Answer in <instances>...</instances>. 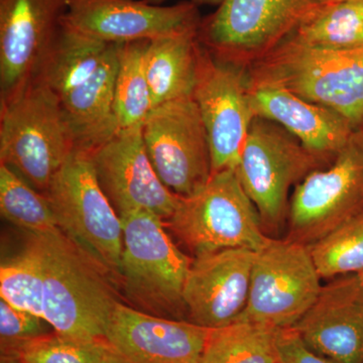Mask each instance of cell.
I'll return each instance as SVG.
<instances>
[{"label":"cell","instance_id":"obj_1","mask_svg":"<svg viewBox=\"0 0 363 363\" xmlns=\"http://www.w3.org/2000/svg\"><path fill=\"white\" fill-rule=\"evenodd\" d=\"M59 98L33 78L0 100V164L45 194L75 150Z\"/></svg>","mask_w":363,"mask_h":363},{"label":"cell","instance_id":"obj_2","mask_svg":"<svg viewBox=\"0 0 363 363\" xmlns=\"http://www.w3.org/2000/svg\"><path fill=\"white\" fill-rule=\"evenodd\" d=\"M252 83H272L326 107L357 128L363 123V48L317 49L286 37L248 72Z\"/></svg>","mask_w":363,"mask_h":363},{"label":"cell","instance_id":"obj_3","mask_svg":"<svg viewBox=\"0 0 363 363\" xmlns=\"http://www.w3.org/2000/svg\"><path fill=\"white\" fill-rule=\"evenodd\" d=\"M44 319L52 330L81 340H104L119 301L109 277L61 230L42 234Z\"/></svg>","mask_w":363,"mask_h":363},{"label":"cell","instance_id":"obj_4","mask_svg":"<svg viewBox=\"0 0 363 363\" xmlns=\"http://www.w3.org/2000/svg\"><path fill=\"white\" fill-rule=\"evenodd\" d=\"M123 255L117 283L135 309L182 320L183 290L193 260L177 247L164 221L147 212L121 217Z\"/></svg>","mask_w":363,"mask_h":363},{"label":"cell","instance_id":"obj_5","mask_svg":"<svg viewBox=\"0 0 363 363\" xmlns=\"http://www.w3.org/2000/svg\"><path fill=\"white\" fill-rule=\"evenodd\" d=\"M45 195L60 230L111 279L118 281L123 223L98 183L90 155L74 150Z\"/></svg>","mask_w":363,"mask_h":363},{"label":"cell","instance_id":"obj_6","mask_svg":"<svg viewBox=\"0 0 363 363\" xmlns=\"http://www.w3.org/2000/svg\"><path fill=\"white\" fill-rule=\"evenodd\" d=\"M166 221L196 257L229 248L259 252L271 240L262 233L259 212L235 169L213 174L201 190L180 198Z\"/></svg>","mask_w":363,"mask_h":363},{"label":"cell","instance_id":"obj_7","mask_svg":"<svg viewBox=\"0 0 363 363\" xmlns=\"http://www.w3.org/2000/svg\"><path fill=\"white\" fill-rule=\"evenodd\" d=\"M322 160L281 126L253 119L235 172L262 224L281 223L291 187L317 169Z\"/></svg>","mask_w":363,"mask_h":363},{"label":"cell","instance_id":"obj_8","mask_svg":"<svg viewBox=\"0 0 363 363\" xmlns=\"http://www.w3.org/2000/svg\"><path fill=\"white\" fill-rule=\"evenodd\" d=\"M320 279L308 245L271 240L255 252L247 305L238 320L293 327L316 301Z\"/></svg>","mask_w":363,"mask_h":363},{"label":"cell","instance_id":"obj_9","mask_svg":"<svg viewBox=\"0 0 363 363\" xmlns=\"http://www.w3.org/2000/svg\"><path fill=\"white\" fill-rule=\"evenodd\" d=\"M142 130L150 162L169 191L186 198L206 185L212 177L211 150L193 96L154 107Z\"/></svg>","mask_w":363,"mask_h":363},{"label":"cell","instance_id":"obj_10","mask_svg":"<svg viewBox=\"0 0 363 363\" xmlns=\"http://www.w3.org/2000/svg\"><path fill=\"white\" fill-rule=\"evenodd\" d=\"M193 98L207 131L212 175L235 169L257 117L250 102L248 72L243 64L221 58L201 44Z\"/></svg>","mask_w":363,"mask_h":363},{"label":"cell","instance_id":"obj_11","mask_svg":"<svg viewBox=\"0 0 363 363\" xmlns=\"http://www.w3.org/2000/svg\"><path fill=\"white\" fill-rule=\"evenodd\" d=\"M363 211V133H355L326 169L298 184L290 204L289 240L306 245Z\"/></svg>","mask_w":363,"mask_h":363},{"label":"cell","instance_id":"obj_12","mask_svg":"<svg viewBox=\"0 0 363 363\" xmlns=\"http://www.w3.org/2000/svg\"><path fill=\"white\" fill-rule=\"evenodd\" d=\"M318 0H223L201 21L200 43L236 63L259 58L286 39Z\"/></svg>","mask_w":363,"mask_h":363},{"label":"cell","instance_id":"obj_13","mask_svg":"<svg viewBox=\"0 0 363 363\" xmlns=\"http://www.w3.org/2000/svg\"><path fill=\"white\" fill-rule=\"evenodd\" d=\"M89 155L98 183L119 218L147 212L164 221L175 212L181 197L157 175L142 126L119 130Z\"/></svg>","mask_w":363,"mask_h":363},{"label":"cell","instance_id":"obj_14","mask_svg":"<svg viewBox=\"0 0 363 363\" xmlns=\"http://www.w3.org/2000/svg\"><path fill=\"white\" fill-rule=\"evenodd\" d=\"M193 2L162 6L147 0H70L62 23L108 44H128L199 30Z\"/></svg>","mask_w":363,"mask_h":363},{"label":"cell","instance_id":"obj_15","mask_svg":"<svg viewBox=\"0 0 363 363\" xmlns=\"http://www.w3.org/2000/svg\"><path fill=\"white\" fill-rule=\"evenodd\" d=\"M70 0H0V100L37 76Z\"/></svg>","mask_w":363,"mask_h":363},{"label":"cell","instance_id":"obj_16","mask_svg":"<svg viewBox=\"0 0 363 363\" xmlns=\"http://www.w3.org/2000/svg\"><path fill=\"white\" fill-rule=\"evenodd\" d=\"M255 252L229 248L193 259L183 290L189 322L217 329L240 318L247 305Z\"/></svg>","mask_w":363,"mask_h":363},{"label":"cell","instance_id":"obj_17","mask_svg":"<svg viewBox=\"0 0 363 363\" xmlns=\"http://www.w3.org/2000/svg\"><path fill=\"white\" fill-rule=\"evenodd\" d=\"M209 331L119 302L105 327L104 340L124 363H200Z\"/></svg>","mask_w":363,"mask_h":363},{"label":"cell","instance_id":"obj_18","mask_svg":"<svg viewBox=\"0 0 363 363\" xmlns=\"http://www.w3.org/2000/svg\"><path fill=\"white\" fill-rule=\"evenodd\" d=\"M293 328L312 350L336 363H363V285L357 274L322 286Z\"/></svg>","mask_w":363,"mask_h":363},{"label":"cell","instance_id":"obj_19","mask_svg":"<svg viewBox=\"0 0 363 363\" xmlns=\"http://www.w3.org/2000/svg\"><path fill=\"white\" fill-rule=\"evenodd\" d=\"M250 95L255 116L278 123L317 156L335 157L355 133L344 117L281 86L250 81Z\"/></svg>","mask_w":363,"mask_h":363},{"label":"cell","instance_id":"obj_20","mask_svg":"<svg viewBox=\"0 0 363 363\" xmlns=\"http://www.w3.org/2000/svg\"><path fill=\"white\" fill-rule=\"evenodd\" d=\"M198 30L149 40L145 69L154 107L192 97L199 68Z\"/></svg>","mask_w":363,"mask_h":363},{"label":"cell","instance_id":"obj_21","mask_svg":"<svg viewBox=\"0 0 363 363\" xmlns=\"http://www.w3.org/2000/svg\"><path fill=\"white\" fill-rule=\"evenodd\" d=\"M288 37L317 49H362L363 0L318 2Z\"/></svg>","mask_w":363,"mask_h":363},{"label":"cell","instance_id":"obj_22","mask_svg":"<svg viewBox=\"0 0 363 363\" xmlns=\"http://www.w3.org/2000/svg\"><path fill=\"white\" fill-rule=\"evenodd\" d=\"M279 329L245 320L210 329L200 363H279Z\"/></svg>","mask_w":363,"mask_h":363},{"label":"cell","instance_id":"obj_23","mask_svg":"<svg viewBox=\"0 0 363 363\" xmlns=\"http://www.w3.org/2000/svg\"><path fill=\"white\" fill-rule=\"evenodd\" d=\"M44 269L42 234H30L25 248L1 264V298L14 307L44 318Z\"/></svg>","mask_w":363,"mask_h":363},{"label":"cell","instance_id":"obj_24","mask_svg":"<svg viewBox=\"0 0 363 363\" xmlns=\"http://www.w3.org/2000/svg\"><path fill=\"white\" fill-rule=\"evenodd\" d=\"M147 42L121 44L114 87V114L118 130L143 126L154 108L145 69Z\"/></svg>","mask_w":363,"mask_h":363},{"label":"cell","instance_id":"obj_25","mask_svg":"<svg viewBox=\"0 0 363 363\" xmlns=\"http://www.w3.org/2000/svg\"><path fill=\"white\" fill-rule=\"evenodd\" d=\"M0 212L4 219L28 234L60 230L47 195L35 190L2 164H0Z\"/></svg>","mask_w":363,"mask_h":363},{"label":"cell","instance_id":"obj_26","mask_svg":"<svg viewBox=\"0 0 363 363\" xmlns=\"http://www.w3.org/2000/svg\"><path fill=\"white\" fill-rule=\"evenodd\" d=\"M308 247L321 278H333L362 272L363 211Z\"/></svg>","mask_w":363,"mask_h":363},{"label":"cell","instance_id":"obj_27","mask_svg":"<svg viewBox=\"0 0 363 363\" xmlns=\"http://www.w3.org/2000/svg\"><path fill=\"white\" fill-rule=\"evenodd\" d=\"M113 354L105 340H81L52 331L6 357H16L21 363H100Z\"/></svg>","mask_w":363,"mask_h":363},{"label":"cell","instance_id":"obj_28","mask_svg":"<svg viewBox=\"0 0 363 363\" xmlns=\"http://www.w3.org/2000/svg\"><path fill=\"white\" fill-rule=\"evenodd\" d=\"M50 327L52 328L44 318L14 307L4 298H0L1 355L14 354L23 344L50 333Z\"/></svg>","mask_w":363,"mask_h":363},{"label":"cell","instance_id":"obj_29","mask_svg":"<svg viewBox=\"0 0 363 363\" xmlns=\"http://www.w3.org/2000/svg\"><path fill=\"white\" fill-rule=\"evenodd\" d=\"M277 350L279 363H336L312 350L293 327L279 329Z\"/></svg>","mask_w":363,"mask_h":363},{"label":"cell","instance_id":"obj_30","mask_svg":"<svg viewBox=\"0 0 363 363\" xmlns=\"http://www.w3.org/2000/svg\"><path fill=\"white\" fill-rule=\"evenodd\" d=\"M150 4H157L160 2L164 1V0H147ZM223 0H191V2L196 4V6H219Z\"/></svg>","mask_w":363,"mask_h":363},{"label":"cell","instance_id":"obj_31","mask_svg":"<svg viewBox=\"0 0 363 363\" xmlns=\"http://www.w3.org/2000/svg\"><path fill=\"white\" fill-rule=\"evenodd\" d=\"M0 363H21L13 357H6V355H1L0 357Z\"/></svg>","mask_w":363,"mask_h":363},{"label":"cell","instance_id":"obj_32","mask_svg":"<svg viewBox=\"0 0 363 363\" xmlns=\"http://www.w3.org/2000/svg\"><path fill=\"white\" fill-rule=\"evenodd\" d=\"M100 363H124L123 360L121 359L116 353H114L113 355H111V357L107 358V359H105L104 362H100Z\"/></svg>","mask_w":363,"mask_h":363},{"label":"cell","instance_id":"obj_33","mask_svg":"<svg viewBox=\"0 0 363 363\" xmlns=\"http://www.w3.org/2000/svg\"><path fill=\"white\" fill-rule=\"evenodd\" d=\"M357 276H358V278H359L360 281H362V285H363V269L362 272H358Z\"/></svg>","mask_w":363,"mask_h":363},{"label":"cell","instance_id":"obj_34","mask_svg":"<svg viewBox=\"0 0 363 363\" xmlns=\"http://www.w3.org/2000/svg\"><path fill=\"white\" fill-rule=\"evenodd\" d=\"M333 1H341V0H318V2H333Z\"/></svg>","mask_w":363,"mask_h":363}]
</instances>
